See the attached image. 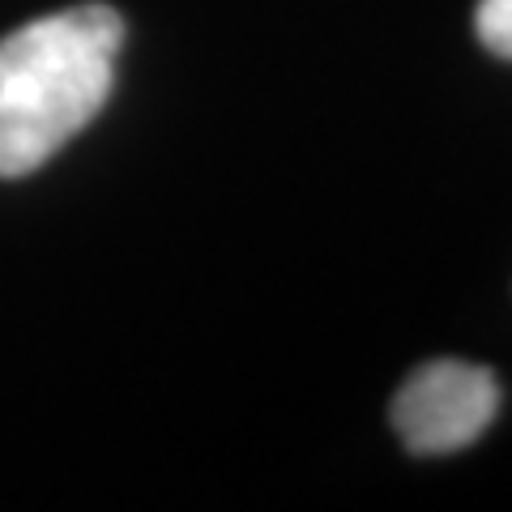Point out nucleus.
<instances>
[{"instance_id":"f257e3e1","label":"nucleus","mask_w":512,"mask_h":512,"mask_svg":"<svg viewBox=\"0 0 512 512\" xmlns=\"http://www.w3.org/2000/svg\"><path fill=\"white\" fill-rule=\"evenodd\" d=\"M124 22L107 5H73L0 39V180L39 171L99 116L116 82Z\"/></svg>"},{"instance_id":"f03ea898","label":"nucleus","mask_w":512,"mask_h":512,"mask_svg":"<svg viewBox=\"0 0 512 512\" xmlns=\"http://www.w3.org/2000/svg\"><path fill=\"white\" fill-rule=\"evenodd\" d=\"M500 410V384L487 367L436 359L410 372L393 397V427L414 457L470 448Z\"/></svg>"},{"instance_id":"7ed1b4c3","label":"nucleus","mask_w":512,"mask_h":512,"mask_svg":"<svg viewBox=\"0 0 512 512\" xmlns=\"http://www.w3.org/2000/svg\"><path fill=\"white\" fill-rule=\"evenodd\" d=\"M474 30L487 52L512 60V0H478Z\"/></svg>"}]
</instances>
